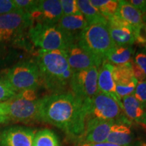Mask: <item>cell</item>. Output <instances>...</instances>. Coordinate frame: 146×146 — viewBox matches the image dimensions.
Wrapping results in <instances>:
<instances>
[{"label": "cell", "instance_id": "d6986e66", "mask_svg": "<svg viewBox=\"0 0 146 146\" xmlns=\"http://www.w3.org/2000/svg\"><path fill=\"white\" fill-rule=\"evenodd\" d=\"M134 50L131 45H115L108 52L105 61L112 65H121L130 63Z\"/></svg>", "mask_w": 146, "mask_h": 146}, {"label": "cell", "instance_id": "cb8c5ba5", "mask_svg": "<svg viewBox=\"0 0 146 146\" xmlns=\"http://www.w3.org/2000/svg\"><path fill=\"white\" fill-rule=\"evenodd\" d=\"M90 2L101 12L106 20L116 14L118 1L115 0H91Z\"/></svg>", "mask_w": 146, "mask_h": 146}, {"label": "cell", "instance_id": "5b68a950", "mask_svg": "<svg viewBox=\"0 0 146 146\" xmlns=\"http://www.w3.org/2000/svg\"><path fill=\"white\" fill-rule=\"evenodd\" d=\"M36 91L29 89L21 91L8 101L10 120L25 123L39 121L40 98Z\"/></svg>", "mask_w": 146, "mask_h": 146}, {"label": "cell", "instance_id": "44dd1931", "mask_svg": "<svg viewBox=\"0 0 146 146\" xmlns=\"http://www.w3.org/2000/svg\"><path fill=\"white\" fill-rule=\"evenodd\" d=\"M78 9L81 11L88 25L102 24L108 25V21L96 7L91 4L89 0L76 1Z\"/></svg>", "mask_w": 146, "mask_h": 146}, {"label": "cell", "instance_id": "5bb4252c", "mask_svg": "<svg viewBox=\"0 0 146 146\" xmlns=\"http://www.w3.org/2000/svg\"><path fill=\"white\" fill-rule=\"evenodd\" d=\"M114 120L89 119L85 121V130L79 138L81 143H99L106 142Z\"/></svg>", "mask_w": 146, "mask_h": 146}, {"label": "cell", "instance_id": "8fae6325", "mask_svg": "<svg viewBox=\"0 0 146 146\" xmlns=\"http://www.w3.org/2000/svg\"><path fill=\"white\" fill-rule=\"evenodd\" d=\"M34 23L57 25L62 17L61 3L58 0H37L36 6L29 14Z\"/></svg>", "mask_w": 146, "mask_h": 146}, {"label": "cell", "instance_id": "6da1fadb", "mask_svg": "<svg viewBox=\"0 0 146 146\" xmlns=\"http://www.w3.org/2000/svg\"><path fill=\"white\" fill-rule=\"evenodd\" d=\"M85 120L83 102L70 91L40 98L39 121L58 127L70 137H81L85 130Z\"/></svg>", "mask_w": 146, "mask_h": 146}, {"label": "cell", "instance_id": "e575fe53", "mask_svg": "<svg viewBox=\"0 0 146 146\" xmlns=\"http://www.w3.org/2000/svg\"><path fill=\"white\" fill-rule=\"evenodd\" d=\"M79 146H119L115 144L108 143V142H103L99 143H82Z\"/></svg>", "mask_w": 146, "mask_h": 146}, {"label": "cell", "instance_id": "4fadbf2b", "mask_svg": "<svg viewBox=\"0 0 146 146\" xmlns=\"http://www.w3.org/2000/svg\"><path fill=\"white\" fill-rule=\"evenodd\" d=\"M113 78L116 94L120 99L133 95L138 81L133 76L131 62L114 66Z\"/></svg>", "mask_w": 146, "mask_h": 146}, {"label": "cell", "instance_id": "74e56055", "mask_svg": "<svg viewBox=\"0 0 146 146\" xmlns=\"http://www.w3.org/2000/svg\"><path fill=\"white\" fill-rule=\"evenodd\" d=\"M145 50H146V45L145 46Z\"/></svg>", "mask_w": 146, "mask_h": 146}, {"label": "cell", "instance_id": "836d02e7", "mask_svg": "<svg viewBox=\"0 0 146 146\" xmlns=\"http://www.w3.org/2000/svg\"><path fill=\"white\" fill-rule=\"evenodd\" d=\"M129 2L144 16L146 14V0H131Z\"/></svg>", "mask_w": 146, "mask_h": 146}, {"label": "cell", "instance_id": "1f68e13d", "mask_svg": "<svg viewBox=\"0 0 146 146\" xmlns=\"http://www.w3.org/2000/svg\"><path fill=\"white\" fill-rule=\"evenodd\" d=\"M133 76L138 82H141L146 80V74L143 70L140 68L134 61L131 62Z\"/></svg>", "mask_w": 146, "mask_h": 146}, {"label": "cell", "instance_id": "d4e9b609", "mask_svg": "<svg viewBox=\"0 0 146 146\" xmlns=\"http://www.w3.org/2000/svg\"><path fill=\"white\" fill-rule=\"evenodd\" d=\"M17 94L5 78H0V102L9 101Z\"/></svg>", "mask_w": 146, "mask_h": 146}, {"label": "cell", "instance_id": "277c9868", "mask_svg": "<svg viewBox=\"0 0 146 146\" xmlns=\"http://www.w3.org/2000/svg\"><path fill=\"white\" fill-rule=\"evenodd\" d=\"M77 42L89 54L105 61V57L113 47L108 25H88L77 36Z\"/></svg>", "mask_w": 146, "mask_h": 146}, {"label": "cell", "instance_id": "7c38bea8", "mask_svg": "<svg viewBox=\"0 0 146 146\" xmlns=\"http://www.w3.org/2000/svg\"><path fill=\"white\" fill-rule=\"evenodd\" d=\"M35 131L23 126H10L0 131V146H33Z\"/></svg>", "mask_w": 146, "mask_h": 146}, {"label": "cell", "instance_id": "9c48e42d", "mask_svg": "<svg viewBox=\"0 0 146 146\" xmlns=\"http://www.w3.org/2000/svg\"><path fill=\"white\" fill-rule=\"evenodd\" d=\"M83 104L86 111L85 121L89 119L116 121L123 116V112L116 102L100 91L90 102Z\"/></svg>", "mask_w": 146, "mask_h": 146}, {"label": "cell", "instance_id": "603a6c76", "mask_svg": "<svg viewBox=\"0 0 146 146\" xmlns=\"http://www.w3.org/2000/svg\"><path fill=\"white\" fill-rule=\"evenodd\" d=\"M33 146H60L58 137L50 129H42L35 133Z\"/></svg>", "mask_w": 146, "mask_h": 146}, {"label": "cell", "instance_id": "d6a6232c", "mask_svg": "<svg viewBox=\"0 0 146 146\" xmlns=\"http://www.w3.org/2000/svg\"><path fill=\"white\" fill-rule=\"evenodd\" d=\"M135 62L141 68L146 74V54L143 52H139L135 56Z\"/></svg>", "mask_w": 146, "mask_h": 146}, {"label": "cell", "instance_id": "8992f818", "mask_svg": "<svg viewBox=\"0 0 146 146\" xmlns=\"http://www.w3.org/2000/svg\"><path fill=\"white\" fill-rule=\"evenodd\" d=\"M5 78L17 93L35 89L42 85L41 75L35 61L25 60L9 69Z\"/></svg>", "mask_w": 146, "mask_h": 146}, {"label": "cell", "instance_id": "f546056e", "mask_svg": "<svg viewBox=\"0 0 146 146\" xmlns=\"http://www.w3.org/2000/svg\"><path fill=\"white\" fill-rule=\"evenodd\" d=\"M13 0H0V16L17 10Z\"/></svg>", "mask_w": 146, "mask_h": 146}, {"label": "cell", "instance_id": "7a4b0ae2", "mask_svg": "<svg viewBox=\"0 0 146 146\" xmlns=\"http://www.w3.org/2000/svg\"><path fill=\"white\" fill-rule=\"evenodd\" d=\"M35 62L39 68L41 84L53 94L66 92L74 70L69 65L64 50H39Z\"/></svg>", "mask_w": 146, "mask_h": 146}, {"label": "cell", "instance_id": "83f0119b", "mask_svg": "<svg viewBox=\"0 0 146 146\" xmlns=\"http://www.w3.org/2000/svg\"><path fill=\"white\" fill-rule=\"evenodd\" d=\"M133 30L135 42L139 45H146V23H143L137 27H135Z\"/></svg>", "mask_w": 146, "mask_h": 146}, {"label": "cell", "instance_id": "4dcf8cb0", "mask_svg": "<svg viewBox=\"0 0 146 146\" xmlns=\"http://www.w3.org/2000/svg\"><path fill=\"white\" fill-rule=\"evenodd\" d=\"M8 101L0 102V125L10 121Z\"/></svg>", "mask_w": 146, "mask_h": 146}, {"label": "cell", "instance_id": "ba28073f", "mask_svg": "<svg viewBox=\"0 0 146 146\" xmlns=\"http://www.w3.org/2000/svg\"><path fill=\"white\" fill-rule=\"evenodd\" d=\"M33 25L30 15L21 10L0 16V43H11Z\"/></svg>", "mask_w": 146, "mask_h": 146}, {"label": "cell", "instance_id": "f1b7e54d", "mask_svg": "<svg viewBox=\"0 0 146 146\" xmlns=\"http://www.w3.org/2000/svg\"><path fill=\"white\" fill-rule=\"evenodd\" d=\"M13 1L18 10H23L27 14L33 10L37 3V0H13Z\"/></svg>", "mask_w": 146, "mask_h": 146}, {"label": "cell", "instance_id": "30bf717a", "mask_svg": "<svg viewBox=\"0 0 146 146\" xmlns=\"http://www.w3.org/2000/svg\"><path fill=\"white\" fill-rule=\"evenodd\" d=\"M64 53L68 62L74 71L85 70L93 66L99 67L104 61L86 52L77 42V38L70 42Z\"/></svg>", "mask_w": 146, "mask_h": 146}, {"label": "cell", "instance_id": "ac0fdd59", "mask_svg": "<svg viewBox=\"0 0 146 146\" xmlns=\"http://www.w3.org/2000/svg\"><path fill=\"white\" fill-rule=\"evenodd\" d=\"M118 6L116 14L129 24L133 29L143 23V16L129 1H118Z\"/></svg>", "mask_w": 146, "mask_h": 146}, {"label": "cell", "instance_id": "52a82bcc", "mask_svg": "<svg viewBox=\"0 0 146 146\" xmlns=\"http://www.w3.org/2000/svg\"><path fill=\"white\" fill-rule=\"evenodd\" d=\"M98 67L93 66L73 72L70 82V92L83 104L90 102L99 93L98 87Z\"/></svg>", "mask_w": 146, "mask_h": 146}, {"label": "cell", "instance_id": "7402d4cb", "mask_svg": "<svg viewBox=\"0 0 146 146\" xmlns=\"http://www.w3.org/2000/svg\"><path fill=\"white\" fill-rule=\"evenodd\" d=\"M108 30L115 45H132L135 43L133 28L108 27Z\"/></svg>", "mask_w": 146, "mask_h": 146}, {"label": "cell", "instance_id": "484cf974", "mask_svg": "<svg viewBox=\"0 0 146 146\" xmlns=\"http://www.w3.org/2000/svg\"><path fill=\"white\" fill-rule=\"evenodd\" d=\"M63 15H81L76 0H61L60 1Z\"/></svg>", "mask_w": 146, "mask_h": 146}, {"label": "cell", "instance_id": "2e32d148", "mask_svg": "<svg viewBox=\"0 0 146 146\" xmlns=\"http://www.w3.org/2000/svg\"><path fill=\"white\" fill-rule=\"evenodd\" d=\"M114 65L104 61L98 68V87L100 92L112 98L116 102L123 111L122 100L116 91V84L113 78Z\"/></svg>", "mask_w": 146, "mask_h": 146}, {"label": "cell", "instance_id": "4316f807", "mask_svg": "<svg viewBox=\"0 0 146 146\" xmlns=\"http://www.w3.org/2000/svg\"><path fill=\"white\" fill-rule=\"evenodd\" d=\"M133 96L141 104L144 110L146 111V80L138 82Z\"/></svg>", "mask_w": 146, "mask_h": 146}, {"label": "cell", "instance_id": "3957f363", "mask_svg": "<svg viewBox=\"0 0 146 146\" xmlns=\"http://www.w3.org/2000/svg\"><path fill=\"white\" fill-rule=\"evenodd\" d=\"M29 39L41 50H64L77 37L66 34L57 25L34 23L28 30Z\"/></svg>", "mask_w": 146, "mask_h": 146}, {"label": "cell", "instance_id": "ffe728a7", "mask_svg": "<svg viewBox=\"0 0 146 146\" xmlns=\"http://www.w3.org/2000/svg\"><path fill=\"white\" fill-rule=\"evenodd\" d=\"M122 104L123 112L125 113L127 119L138 123L145 112L141 104L133 95L123 98L122 99Z\"/></svg>", "mask_w": 146, "mask_h": 146}, {"label": "cell", "instance_id": "8d00e7d4", "mask_svg": "<svg viewBox=\"0 0 146 146\" xmlns=\"http://www.w3.org/2000/svg\"><path fill=\"white\" fill-rule=\"evenodd\" d=\"M143 21L146 22V14H145V15L143 16Z\"/></svg>", "mask_w": 146, "mask_h": 146}, {"label": "cell", "instance_id": "d590c367", "mask_svg": "<svg viewBox=\"0 0 146 146\" xmlns=\"http://www.w3.org/2000/svg\"><path fill=\"white\" fill-rule=\"evenodd\" d=\"M131 146H145V145H143V144H137V143H134L133 145Z\"/></svg>", "mask_w": 146, "mask_h": 146}, {"label": "cell", "instance_id": "9a60e30c", "mask_svg": "<svg viewBox=\"0 0 146 146\" xmlns=\"http://www.w3.org/2000/svg\"><path fill=\"white\" fill-rule=\"evenodd\" d=\"M134 140L130 120L123 116L113 124L106 142L119 146H131L134 144Z\"/></svg>", "mask_w": 146, "mask_h": 146}, {"label": "cell", "instance_id": "e0dca14e", "mask_svg": "<svg viewBox=\"0 0 146 146\" xmlns=\"http://www.w3.org/2000/svg\"><path fill=\"white\" fill-rule=\"evenodd\" d=\"M57 25L66 34L77 37L80 33L88 26V24L83 14H81L70 16L63 15Z\"/></svg>", "mask_w": 146, "mask_h": 146}]
</instances>
